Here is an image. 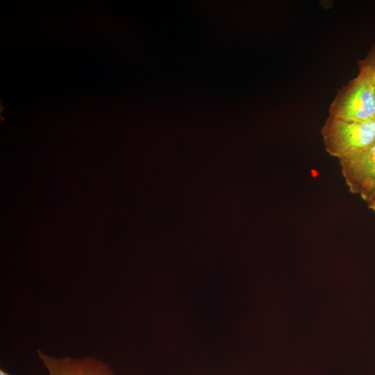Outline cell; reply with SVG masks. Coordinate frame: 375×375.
I'll list each match as a JSON object with an SVG mask.
<instances>
[{"mask_svg":"<svg viewBox=\"0 0 375 375\" xmlns=\"http://www.w3.org/2000/svg\"><path fill=\"white\" fill-rule=\"evenodd\" d=\"M326 151L339 159L375 144V119L356 122L328 117L321 128Z\"/></svg>","mask_w":375,"mask_h":375,"instance_id":"cell-1","label":"cell"},{"mask_svg":"<svg viewBox=\"0 0 375 375\" xmlns=\"http://www.w3.org/2000/svg\"><path fill=\"white\" fill-rule=\"evenodd\" d=\"M329 117L347 121L375 119V94L367 71L358 67V75L340 88L329 106Z\"/></svg>","mask_w":375,"mask_h":375,"instance_id":"cell-2","label":"cell"},{"mask_svg":"<svg viewBox=\"0 0 375 375\" xmlns=\"http://www.w3.org/2000/svg\"><path fill=\"white\" fill-rule=\"evenodd\" d=\"M339 162L349 191L364 200L375 185V144Z\"/></svg>","mask_w":375,"mask_h":375,"instance_id":"cell-3","label":"cell"},{"mask_svg":"<svg viewBox=\"0 0 375 375\" xmlns=\"http://www.w3.org/2000/svg\"><path fill=\"white\" fill-rule=\"evenodd\" d=\"M38 353L49 375H115L108 365L94 358H57L47 356L40 350Z\"/></svg>","mask_w":375,"mask_h":375,"instance_id":"cell-4","label":"cell"},{"mask_svg":"<svg viewBox=\"0 0 375 375\" xmlns=\"http://www.w3.org/2000/svg\"><path fill=\"white\" fill-rule=\"evenodd\" d=\"M358 67L365 69L368 73L375 94V44H374L366 56L358 60Z\"/></svg>","mask_w":375,"mask_h":375,"instance_id":"cell-5","label":"cell"},{"mask_svg":"<svg viewBox=\"0 0 375 375\" xmlns=\"http://www.w3.org/2000/svg\"><path fill=\"white\" fill-rule=\"evenodd\" d=\"M367 207L375 212V185L364 199Z\"/></svg>","mask_w":375,"mask_h":375,"instance_id":"cell-6","label":"cell"},{"mask_svg":"<svg viewBox=\"0 0 375 375\" xmlns=\"http://www.w3.org/2000/svg\"><path fill=\"white\" fill-rule=\"evenodd\" d=\"M0 375H10L8 373H6L4 370L0 369Z\"/></svg>","mask_w":375,"mask_h":375,"instance_id":"cell-7","label":"cell"}]
</instances>
